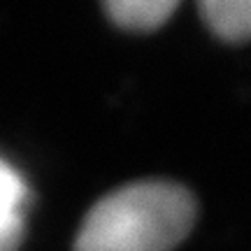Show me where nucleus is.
<instances>
[{
    "instance_id": "f257e3e1",
    "label": "nucleus",
    "mask_w": 251,
    "mask_h": 251,
    "mask_svg": "<svg viewBox=\"0 0 251 251\" xmlns=\"http://www.w3.org/2000/svg\"><path fill=\"white\" fill-rule=\"evenodd\" d=\"M191 191L165 179L133 181L89 209L75 251H172L196 224Z\"/></svg>"
},
{
    "instance_id": "f03ea898",
    "label": "nucleus",
    "mask_w": 251,
    "mask_h": 251,
    "mask_svg": "<svg viewBox=\"0 0 251 251\" xmlns=\"http://www.w3.org/2000/svg\"><path fill=\"white\" fill-rule=\"evenodd\" d=\"M181 0H102L107 17L124 30L149 33L165 26Z\"/></svg>"
},
{
    "instance_id": "7ed1b4c3",
    "label": "nucleus",
    "mask_w": 251,
    "mask_h": 251,
    "mask_svg": "<svg viewBox=\"0 0 251 251\" xmlns=\"http://www.w3.org/2000/svg\"><path fill=\"white\" fill-rule=\"evenodd\" d=\"M207 28L224 42H244L251 30V0H198Z\"/></svg>"
},
{
    "instance_id": "20e7f679",
    "label": "nucleus",
    "mask_w": 251,
    "mask_h": 251,
    "mask_svg": "<svg viewBox=\"0 0 251 251\" xmlns=\"http://www.w3.org/2000/svg\"><path fill=\"white\" fill-rule=\"evenodd\" d=\"M28 202V186L21 172L0 158V230L19 228L24 226Z\"/></svg>"
},
{
    "instance_id": "39448f33",
    "label": "nucleus",
    "mask_w": 251,
    "mask_h": 251,
    "mask_svg": "<svg viewBox=\"0 0 251 251\" xmlns=\"http://www.w3.org/2000/svg\"><path fill=\"white\" fill-rule=\"evenodd\" d=\"M21 240H24V226L0 230V251H17L21 247Z\"/></svg>"
}]
</instances>
